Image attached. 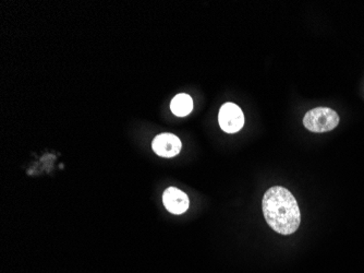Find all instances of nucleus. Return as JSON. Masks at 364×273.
<instances>
[{
	"label": "nucleus",
	"mask_w": 364,
	"mask_h": 273,
	"mask_svg": "<svg viewBox=\"0 0 364 273\" xmlns=\"http://www.w3.org/2000/svg\"><path fill=\"white\" fill-rule=\"evenodd\" d=\"M262 208L267 224L282 235L295 233L300 227L301 214L297 200L288 189L275 186L265 193Z\"/></svg>",
	"instance_id": "1"
},
{
	"label": "nucleus",
	"mask_w": 364,
	"mask_h": 273,
	"mask_svg": "<svg viewBox=\"0 0 364 273\" xmlns=\"http://www.w3.org/2000/svg\"><path fill=\"white\" fill-rule=\"evenodd\" d=\"M339 124L338 114L329 107L311 109L303 117V125L312 132H327Z\"/></svg>",
	"instance_id": "2"
},
{
	"label": "nucleus",
	"mask_w": 364,
	"mask_h": 273,
	"mask_svg": "<svg viewBox=\"0 0 364 273\" xmlns=\"http://www.w3.org/2000/svg\"><path fill=\"white\" fill-rule=\"evenodd\" d=\"M218 123L227 134L238 132L244 125L242 109L234 103L224 104L218 114Z\"/></svg>",
	"instance_id": "3"
},
{
	"label": "nucleus",
	"mask_w": 364,
	"mask_h": 273,
	"mask_svg": "<svg viewBox=\"0 0 364 273\" xmlns=\"http://www.w3.org/2000/svg\"><path fill=\"white\" fill-rule=\"evenodd\" d=\"M152 147L159 157H172L181 151L182 143L177 136L172 134H162L153 140Z\"/></svg>",
	"instance_id": "4"
},
{
	"label": "nucleus",
	"mask_w": 364,
	"mask_h": 273,
	"mask_svg": "<svg viewBox=\"0 0 364 273\" xmlns=\"http://www.w3.org/2000/svg\"><path fill=\"white\" fill-rule=\"evenodd\" d=\"M163 202L166 209L174 214L185 213L189 209V198L183 191L176 187H170L163 195Z\"/></svg>",
	"instance_id": "5"
},
{
	"label": "nucleus",
	"mask_w": 364,
	"mask_h": 273,
	"mask_svg": "<svg viewBox=\"0 0 364 273\" xmlns=\"http://www.w3.org/2000/svg\"><path fill=\"white\" fill-rule=\"evenodd\" d=\"M172 113L178 117H185L192 112L193 100L190 96L181 93L172 98L170 103Z\"/></svg>",
	"instance_id": "6"
}]
</instances>
